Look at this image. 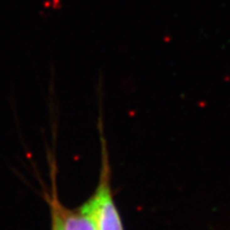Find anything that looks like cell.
<instances>
[{"mask_svg":"<svg viewBox=\"0 0 230 230\" xmlns=\"http://www.w3.org/2000/svg\"><path fill=\"white\" fill-rule=\"evenodd\" d=\"M80 209L93 217L98 230H124L111 191L110 166L104 142L102 143V164L99 183L93 196L81 206Z\"/></svg>","mask_w":230,"mask_h":230,"instance_id":"obj_1","label":"cell"},{"mask_svg":"<svg viewBox=\"0 0 230 230\" xmlns=\"http://www.w3.org/2000/svg\"><path fill=\"white\" fill-rule=\"evenodd\" d=\"M51 230H60L58 216H56V214L52 210H51Z\"/></svg>","mask_w":230,"mask_h":230,"instance_id":"obj_2","label":"cell"}]
</instances>
